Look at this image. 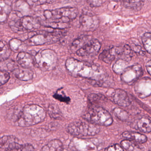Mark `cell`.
<instances>
[{"label":"cell","mask_w":151,"mask_h":151,"mask_svg":"<svg viewBox=\"0 0 151 151\" xmlns=\"http://www.w3.org/2000/svg\"><path fill=\"white\" fill-rule=\"evenodd\" d=\"M66 67L71 74L77 76L90 78L98 86L103 83L106 75L101 73L98 67L73 58H69L66 62Z\"/></svg>","instance_id":"obj_1"},{"label":"cell","mask_w":151,"mask_h":151,"mask_svg":"<svg viewBox=\"0 0 151 151\" xmlns=\"http://www.w3.org/2000/svg\"><path fill=\"white\" fill-rule=\"evenodd\" d=\"M78 14L77 9L64 7L52 10H46L44 16L49 27L54 29H64L69 27V23L75 20Z\"/></svg>","instance_id":"obj_2"},{"label":"cell","mask_w":151,"mask_h":151,"mask_svg":"<svg viewBox=\"0 0 151 151\" xmlns=\"http://www.w3.org/2000/svg\"><path fill=\"white\" fill-rule=\"evenodd\" d=\"M45 111L37 105H27L22 110L17 124L21 127H28L36 125L43 122L46 117Z\"/></svg>","instance_id":"obj_3"},{"label":"cell","mask_w":151,"mask_h":151,"mask_svg":"<svg viewBox=\"0 0 151 151\" xmlns=\"http://www.w3.org/2000/svg\"><path fill=\"white\" fill-rule=\"evenodd\" d=\"M66 29H55L53 31H37L30 33L24 43L29 46L53 44L60 41L66 33Z\"/></svg>","instance_id":"obj_4"},{"label":"cell","mask_w":151,"mask_h":151,"mask_svg":"<svg viewBox=\"0 0 151 151\" xmlns=\"http://www.w3.org/2000/svg\"><path fill=\"white\" fill-rule=\"evenodd\" d=\"M83 117L88 122L100 126H110L113 122V117L110 113L99 106L90 109Z\"/></svg>","instance_id":"obj_5"},{"label":"cell","mask_w":151,"mask_h":151,"mask_svg":"<svg viewBox=\"0 0 151 151\" xmlns=\"http://www.w3.org/2000/svg\"><path fill=\"white\" fill-rule=\"evenodd\" d=\"M68 130L73 136H94L99 133L100 128L99 125L88 121H76L68 125Z\"/></svg>","instance_id":"obj_6"},{"label":"cell","mask_w":151,"mask_h":151,"mask_svg":"<svg viewBox=\"0 0 151 151\" xmlns=\"http://www.w3.org/2000/svg\"><path fill=\"white\" fill-rule=\"evenodd\" d=\"M35 58L39 68L43 71L52 70L57 63L56 54L49 49L40 51L35 55Z\"/></svg>","instance_id":"obj_7"},{"label":"cell","mask_w":151,"mask_h":151,"mask_svg":"<svg viewBox=\"0 0 151 151\" xmlns=\"http://www.w3.org/2000/svg\"><path fill=\"white\" fill-rule=\"evenodd\" d=\"M9 26L13 31L17 32L38 29L40 27V23L36 18L25 16L20 19L10 21Z\"/></svg>","instance_id":"obj_8"},{"label":"cell","mask_w":151,"mask_h":151,"mask_svg":"<svg viewBox=\"0 0 151 151\" xmlns=\"http://www.w3.org/2000/svg\"><path fill=\"white\" fill-rule=\"evenodd\" d=\"M101 44L97 39H91L86 42L82 47L77 50L76 53L79 56H94L99 53Z\"/></svg>","instance_id":"obj_9"},{"label":"cell","mask_w":151,"mask_h":151,"mask_svg":"<svg viewBox=\"0 0 151 151\" xmlns=\"http://www.w3.org/2000/svg\"><path fill=\"white\" fill-rule=\"evenodd\" d=\"M81 28L86 31H93L99 25V20L94 14L90 13H83L79 19Z\"/></svg>","instance_id":"obj_10"},{"label":"cell","mask_w":151,"mask_h":151,"mask_svg":"<svg viewBox=\"0 0 151 151\" xmlns=\"http://www.w3.org/2000/svg\"><path fill=\"white\" fill-rule=\"evenodd\" d=\"M111 99L114 103L120 106L126 107L131 104L130 100L127 93L122 89L115 90L111 96Z\"/></svg>","instance_id":"obj_11"},{"label":"cell","mask_w":151,"mask_h":151,"mask_svg":"<svg viewBox=\"0 0 151 151\" xmlns=\"http://www.w3.org/2000/svg\"><path fill=\"white\" fill-rule=\"evenodd\" d=\"M12 11L10 0H0V24L6 22Z\"/></svg>","instance_id":"obj_12"},{"label":"cell","mask_w":151,"mask_h":151,"mask_svg":"<svg viewBox=\"0 0 151 151\" xmlns=\"http://www.w3.org/2000/svg\"><path fill=\"white\" fill-rule=\"evenodd\" d=\"M18 64L23 68H30L34 64V59L32 55L24 52H20L17 58Z\"/></svg>","instance_id":"obj_13"},{"label":"cell","mask_w":151,"mask_h":151,"mask_svg":"<svg viewBox=\"0 0 151 151\" xmlns=\"http://www.w3.org/2000/svg\"><path fill=\"white\" fill-rule=\"evenodd\" d=\"M117 57V47L111 46L103 50L99 59L106 63H111Z\"/></svg>","instance_id":"obj_14"},{"label":"cell","mask_w":151,"mask_h":151,"mask_svg":"<svg viewBox=\"0 0 151 151\" xmlns=\"http://www.w3.org/2000/svg\"><path fill=\"white\" fill-rule=\"evenodd\" d=\"M13 72L15 76L22 81H29L33 78V72L29 68H22L20 69L17 68Z\"/></svg>","instance_id":"obj_15"},{"label":"cell","mask_w":151,"mask_h":151,"mask_svg":"<svg viewBox=\"0 0 151 151\" xmlns=\"http://www.w3.org/2000/svg\"><path fill=\"white\" fill-rule=\"evenodd\" d=\"M122 135L125 138L133 140L139 144L145 143L147 141L146 136L139 132L125 131L122 134Z\"/></svg>","instance_id":"obj_16"},{"label":"cell","mask_w":151,"mask_h":151,"mask_svg":"<svg viewBox=\"0 0 151 151\" xmlns=\"http://www.w3.org/2000/svg\"><path fill=\"white\" fill-rule=\"evenodd\" d=\"M151 120L148 117H143L137 120L136 129L144 133H150L151 131Z\"/></svg>","instance_id":"obj_17"},{"label":"cell","mask_w":151,"mask_h":151,"mask_svg":"<svg viewBox=\"0 0 151 151\" xmlns=\"http://www.w3.org/2000/svg\"><path fill=\"white\" fill-rule=\"evenodd\" d=\"M123 6L128 9L139 11L143 7L144 0H120Z\"/></svg>","instance_id":"obj_18"},{"label":"cell","mask_w":151,"mask_h":151,"mask_svg":"<svg viewBox=\"0 0 151 151\" xmlns=\"http://www.w3.org/2000/svg\"><path fill=\"white\" fill-rule=\"evenodd\" d=\"M133 51L131 47L126 45L119 47L118 58L125 61H129L133 57Z\"/></svg>","instance_id":"obj_19"},{"label":"cell","mask_w":151,"mask_h":151,"mask_svg":"<svg viewBox=\"0 0 151 151\" xmlns=\"http://www.w3.org/2000/svg\"><path fill=\"white\" fill-rule=\"evenodd\" d=\"M63 150L62 143L58 139L51 140L47 145L42 147V151H62Z\"/></svg>","instance_id":"obj_20"},{"label":"cell","mask_w":151,"mask_h":151,"mask_svg":"<svg viewBox=\"0 0 151 151\" xmlns=\"http://www.w3.org/2000/svg\"><path fill=\"white\" fill-rule=\"evenodd\" d=\"M17 68L15 62L13 60L7 59L0 62V70L1 71L13 72Z\"/></svg>","instance_id":"obj_21"},{"label":"cell","mask_w":151,"mask_h":151,"mask_svg":"<svg viewBox=\"0 0 151 151\" xmlns=\"http://www.w3.org/2000/svg\"><path fill=\"white\" fill-rule=\"evenodd\" d=\"M26 44L20 40L14 39L9 42V46L10 49L15 52H24L26 47Z\"/></svg>","instance_id":"obj_22"},{"label":"cell","mask_w":151,"mask_h":151,"mask_svg":"<svg viewBox=\"0 0 151 151\" xmlns=\"http://www.w3.org/2000/svg\"><path fill=\"white\" fill-rule=\"evenodd\" d=\"M11 54L9 45L5 41L0 40V62L8 59Z\"/></svg>","instance_id":"obj_23"},{"label":"cell","mask_w":151,"mask_h":151,"mask_svg":"<svg viewBox=\"0 0 151 151\" xmlns=\"http://www.w3.org/2000/svg\"><path fill=\"white\" fill-rule=\"evenodd\" d=\"M48 112L51 118L55 119H61L63 115L58 106L55 104H51L48 107Z\"/></svg>","instance_id":"obj_24"},{"label":"cell","mask_w":151,"mask_h":151,"mask_svg":"<svg viewBox=\"0 0 151 151\" xmlns=\"http://www.w3.org/2000/svg\"><path fill=\"white\" fill-rule=\"evenodd\" d=\"M15 140H17V139L12 136H4L0 138V151H7L9 145Z\"/></svg>","instance_id":"obj_25"},{"label":"cell","mask_w":151,"mask_h":151,"mask_svg":"<svg viewBox=\"0 0 151 151\" xmlns=\"http://www.w3.org/2000/svg\"><path fill=\"white\" fill-rule=\"evenodd\" d=\"M121 144L123 148L127 151H140L142 149L138 145L132 140H122Z\"/></svg>","instance_id":"obj_26"},{"label":"cell","mask_w":151,"mask_h":151,"mask_svg":"<svg viewBox=\"0 0 151 151\" xmlns=\"http://www.w3.org/2000/svg\"><path fill=\"white\" fill-rule=\"evenodd\" d=\"M88 100L91 104L95 105L106 101L107 99L104 95L101 94L91 93L88 96Z\"/></svg>","instance_id":"obj_27"},{"label":"cell","mask_w":151,"mask_h":151,"mask_svg":"<svg viewBox=\"0 0 151 151\" xmlns=\"http://www.w3.org/2000/svg\"><path fill=\"white\" fill-rule=\"evenodd\" d=\"M15 7L17 11L22 14H27L29 11V4L23 0H19L17 1Z\"/></svg>","instance_id":"obj_28"},{"label":"cell","mask_w":151,"mask_h":151,"mask_svg":"<svg viewBox=\"0 0 151 151\" xmlns=\"http://www.w3.org/2000/svg\"><path fill=\"white\" fill-rule=\"evenodd\" d=\"M142 41L145 50L149 54L151 53V34L149 32H146L142 37Z\"/></svg>","instance_id":"obj_29"},{"label":"cell","mask_w":151,"mask_h":151,"mask_svg":"<svg viewBox=\"0 0 151 151\" xmlns=\"http://www.w3.org/2000/svg\"><path fill=\"white\" fill-rule=\"evenodd\" d=\"M90 37L88 36H82L75 40L72 44V47L76 49H78L82 47L86 42L90 40Z\"/></svg>","instance_id":"obj_30"},{"label":"cell","mask_w":151,"mask_h":151,"mask_svg":"<svg viewBox=\"0 0 151 151\" xmlns=\"http://www.w3.org/2000/svg\"><path fill=\"white\" fill-rule=\"evenodd\" d=\"M115 116L119 120L122 121H126L129 118V114L122 109L116 108L114 110Z\"/></svg>","instance_id":"obj_31"},{"label":"cell","mask_w":151,"mask_h":151,"mask_svg":"<svg viewBox=\"0 0 151 151\" xmlns=\"http://www.w3.org/2000/svg\"><path fill=\"white\" fill-rule=\"evenodd\" d=\"M57 0H27V2L29 4L38 6L44 5L45 4H51L55 2Z\"/></svg>","instance_id":"obj_32"},{"label":"cell","mask_w":151,"mask_h":151,"mask_svg":"<svg viewBox=\"0 0 151 151\" xmlns=\"http://www.w3.org/2000/svg\"><path fill=\"white\" fill-rule=\"evenodd\" d=\"M10 76L8 72L0 71V86L6 84L9 80Z\"/></svg>","instance_id":"obj_33"},{"label":"cell","mask_w":151,"mask_h":151,"mask_svg":"<svg viewBox=\"0 0 151 151\" xmlns=\"http://www.w3.org/2000/svg\"><path fill=\"white\" fill-rule=\"evenodd\" d=\"M106 0H87L88 4L92 7H99L102 6Z\"/></svg>","instance_id":"obj_34"},{"label":"cell","mask_w":151,"mask_h":151,"mask_svg":"<svg viewBox=\"0 0 151 151\" xmlns=\"http://www.w3.org/2000/svg\"><path fill=\"white\" fill-rule=\"evenodd\" d=\"M131 48L132 51H134L135 53L138 54L142 55H144L145 54V51L140 46L137 45H132Z\"/></svg>","instance_id":"obj_35"},{"label":"cell","mask_w":151,"mask_h":151,"mask_svg":"<svg viewBox=\"0 0 151 151\" xmlns=\"http://www.w3.org/2000/svg\"><path fill=\"white\" fill-rule=\"evenodd\" d=\"M53 96L55 99L61 101V102L68 103V102L70 101V99L69 97L64 96V95H61L60 94H59V93H55Z\"/></svg>","instance_id":"obj_36"},{"label":"cell","mask_w":151,"mask_h":151,"mask_svg":"<svg viewBox=\"0 0 151 151\" xmlns=\"http://www.w3.org/2000/svg\"><path fill=\"white\" fill-rule=\"evenodd\" d=\"M106 151H124V149L122 146L118 144L112 145L105 149Z\"/></svg>","instance_id":"obj_37"},{"label":"cell","mask_w":151,"mask_h":151,"mask_svg":"<svg viewBox=\"0 0 151 151\" xmlns=\"http://www.w3.org/2000/svg\"><path fill=\"white\" fill-rule=\"evenodd\" d=\"M34 147L29 144H25L22 145V151H32L34 150Z\"/></svg>","instance_id":"obj_38"},{"label":"cell","mask_w":151,"mask_h":151,"mask_svg":"<svg viewBox=\"0 0 151 151\" xmlns=\"http://www.w3.org/2000/svg\"><path fill=\"white\" fill-rule=\"evenodd\" d=\"M147 70V72L149 75H151V60H149L148 62L146 64Z\"/></svg>","instance_id":"obj_39"},{"label":"cell","mask_w":151,"mask_h":151,"mask_svg":"<svg viewBox=\"0 0 151 151\" xmlns=\"http://www.w3.org/2000/svg\"><path fill=\"white\" fill-rule=\"evenodd\" d=\"M59 1H60L63 3H68V2H70L71 0H59Z\"/></svg>","instance_id":"obj_40"}]
</instances>
